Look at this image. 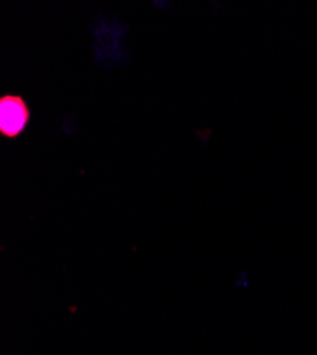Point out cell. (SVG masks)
I'll list each match as a JSON object with an SVG mask.
<instances>
[{
	"mask_svg": "<svg viewBox=\"0 0 317 355\" xmlns=\"http://www.w3.org/2000/svg\"><path fill=\"white\" fill-rule=\"evenodd\" d=\"M31 120V110L20 96L6 94L0 98V134L6 138L19 137Z\"/></svg>",
	"mask_w": 317,
	"mask_h": 355,
	"instance_id": "6da1fadb",
	"label": "cell"
}]
</instances>
